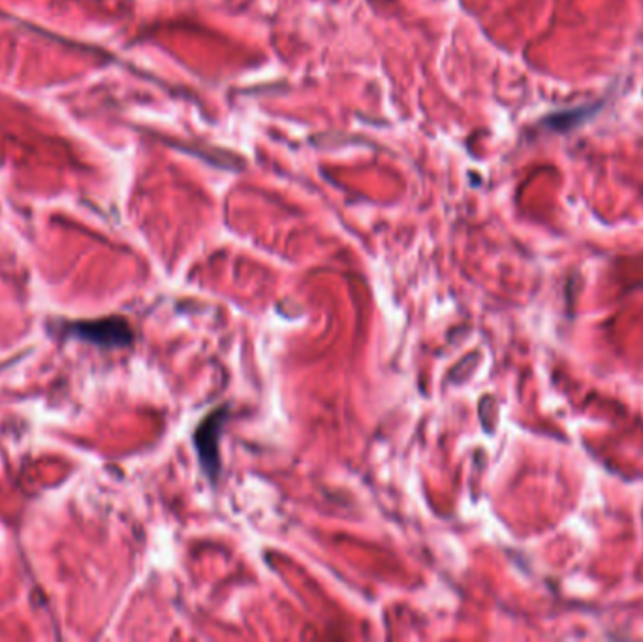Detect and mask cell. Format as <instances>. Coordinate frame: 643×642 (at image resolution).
Masks as SVG:
<instances>
[{
	"label": "cell",
	"instance_id": "cell-2",
	"mask_svg": "<svg viewBox=\"0 0 643 642\" xmlns=\"http://www.w3.org/2000/svg\"><path fill=\"white\" fill-rule=\"evenodd\" d=\"M589 113V108L585 110H570V112L557 113V115H551L548 119V125L551 129L557 130H568L576 125L583 123V119L587 117Z\"/></svg>",
	"mask_w": 643,
	"mask_h": 642
},
{
	"label": "cell",
	"instance_id": "cell-1",
	"mask_svg": "<svg viewBox=\"0 0 643 642\" xmlns=\"http://www.w3.org/2000/svg\"><path fill=\"white\" fill-rule=\"evenodd\" d=\"M226 418H228V405H222L202 420V424L194 434L200 464L204 467L207 479L213 484L217 482L220 475L219 441Z\"/></svg>",
	"mask_w": 643,
	"mask_h": 642
}]
</instances>
